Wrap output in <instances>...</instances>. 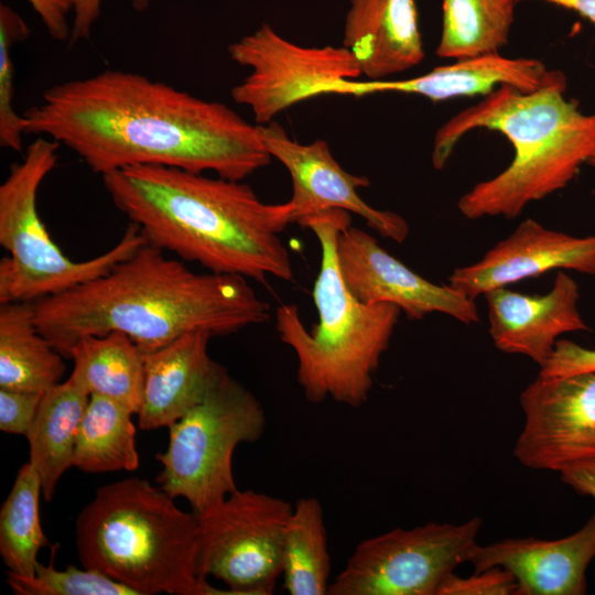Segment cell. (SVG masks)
Segmentation results:
<instances>
[{
	"instance_id": "6da1fadb",
	"label": "cell",
	"mask_w": 595,
	"mask_h": 595,
	"mask_svg": "<svg viewBox=\"0 0 595 595\" xmlns=\"http://www.w3.org/2000/svg\"><path fill=\"white\" fill-rule=\"evenodd\" d=\"M22 116L25 134L54 140L100 175L151 164L244 181L272 159L259 126L226 104L120 69L55 84Z\"/></svg>"
},
{
	"instance_id": "7a4b0ae2",
	"label": "cell",
	"mask_w": 595,
	"mask_h": 595,
	"mask_svg": "<svg viewBox=\"0 0 595 595\" xmlns=\"http://www.w3.org/2000/svg\"><path fill=\"white\" fill-rule=\"evenodd\" d=\"M33 307L39 331L66 358L84 336L118 331L145 354L188 332L226 336L263 324L271 309L246 278L195 272L147 244L109 272Z\"/></svg>"
},
{
	"instance_id": "3957f363",
	"label": "cell",
	"mask_w": 595,
	"mask_h": 595,
	"mask_svg": "<svg viewBox=\"0 0 595 595\" xmlns=\"http://www.w3.org/2000/svg\"><path fill=\"white\" fill-rule=\"evenodd\" d=\"M111 202L147 245L208 272L264 283L293 279L280 232L291 224L288 203H263L244 181L138 164L101 175Z\"/></svg>"
},
{
	"instance_id": "277c9868",
	"label": "cell",
	"mask_w": 595,
	"mask_h": 595,
	"mask_svg": "<svg viewBox=\"0 0 595 595\" xmlns=\"http://www.w3.org/2000/svg\"><path fill=\"white\" fill-rule=\"evenodd\" d=\"M566 85L524 93L500 86L459 111L434 137L432 164L442 170L468 132H500L512 144L510 164L463 194L458 212L467 219H513L532 202L564 187L595 156V113H584L564 96Z\"/></svg>"
},
{
	"instance_id": "5b68a950",
	"label": "cell",
	"mask_w": 595,
	"mask_h": 595,
	"mask_svg": "<svg viewBox=\"0 0 595 595\" xmlns=\"http://www.w3.org/2000/svg\"><path fill=\"white\" fill-rule=\"evenodd\" d=\"M350 223V213L339 208L299 223L315 235L321 248L313 286L318 322L309 331L298 305L283 304L275 310V328L295 354L298 382L310 402L332 399L359 408L368 400L401 310L390 303H364L348 290L338 266L337 238Z\"/></svg>"
},
{
	"instance_id": "8992f818",
	"label": "cell",
	"mask_w": 595,
	"mask_h": 595,
	"mask_svg": "<svg viewBox=\"0 0 595 595\" xmlns=\"http://www.w3.org/2000/svg\"><path fill=\"white\" fill-rule=\"evenodd\" d=\"M78 558L137 595L228 594L196 574L197 516L148 480L99 487L75 524Z\"/></svg>"
},
{
	"instance_id": "52a82bcc",
	"label": "cell",
	"mask_w": 595,
	"mask_h": 595,
	"mask_svg": "<svg viewBox=\"0 0 595 595\" xmlns=\"http://www.w3.org/2000/svg\"><path fill=\"white\" fill-rule=\"evenodd\" d=\"M60 144L37 137L0 185V304L34 303L109 272L145 244L129 223L120 240L84 261L69 259L53 241L37 209V194L55 167Z\"/></svg>"
},
{
	"instance_id": "ba28073f",
	"label": "cell",
	"mask_w": 595,
	"mask_h": 595,
	"mask_svg": "<svg viewBox=\"0 0 595 595\" xmlns=\"http://www.w3.org/2000/svg\"><path fill=\"white\" fill-rule=\"evenodd\" d=\"M266 423L260 401L227 375L169 428L167 447L156 455L162 464L156 483L171 497L185 498L194 512L212 507L238 489L234 452L241 443L258 441Z\"/></svg>"
},
{
	"instance_id": "9c48e42d",
	"label": "cell",
	"mask_w": 595,
	"mask_h": 595,
	"mask_svg": "<svg viewBox=\"0 0 595 595\" xmlns=\"http://www.w3.org/2000/svg\"><path fill=\"white\" fill-rule=\"evenodd\" d=\"M293 506L253 489L231 493L197 516L196 574L232 595H270L282 576L285 527Z\"/></svg>"
},
{
	"instance_id": "30bf717a",
	"label": "cell",
	"mask_w": 595,
	"mask_h": 595,
	"mask_svg": "<svg viewBox=\"0 0 595 595\" xmlns=\"http://www.w3.org/2000/svg\"><path fill=\"white\" fill-rule=\"evenodd\" d=\"M482 519L396 528L359 542L329 595H436L475 547Z\"/></svg>"
},
{
	"instance_id": "8fae6325",
	"label": "cell",
	"mask_w": 595,
	"mask_h": 595,
	"mask_svg": "<svg viewBox=\"0 0 595 595\" xmlns=\"http://www.w3.org/2000/svg\"><path fill=\"white\" fill-rule=\"evenodd\" d=\"M227 51L235 63L249 69L230 96L251 111L258 125L274 121L299 102L332 95L337 84L361 76L345 46H302L267 23L232 42Z\"/></svg>"
},
{
	"instance_id": "7c38bea8",
	"label": "cell",
	"mask_w": 595,
	"mask_h": 595,
	"mask_svg": "<svg viewBox=\"0 0 595 595\" xmlns=\"http://www.w3.org/2000/svg\"><path fill=\"white\" fill-rule=\"evenodd\" d=\"M524 423L513 455L556 470L595 457V371L538 377L520 394Z\"/></svg>"
},
{
	"instance_id": "4fadbf2b",
	"label": "cell",
	"mask_w": 595,
	"mask_h": 595,
	"mask_svg": "<svg viewBox=\"0 0 595 595\" xmlns=\"http://www.w3.org/2000/svg\"><path fill=\"white\" fill-rule=\"evenodd\" d=\"M258 126L269 154L290 173L292 196L286 203L291 224L339 208L361 217L368 227L385 238L399 244L407 239V220L394 212L368 205L358 193L359 188L369 186L368 177L344 170L325 140L303 144L293 140L275 121Z\"/></svg>"
},
{
	"instance_id": "5bb4252c",
	"label": "cell",
	"mask_w": 595,
	"mask_h": 595,
	"mask_svg": "<svg viewBox=\"0 0 595 595\" xmlns=\"http://www.w3.org/2000/svg\"><path fill=\"white\" fill-rule=\"evenodd\" d=\"M337 259L348 290L364 303L393 304L409 320L442 313L466 325L479 322L475 300L421 277L363 229L350 225L339 232Z\"/></svg>"
},
{
	"instance_id": "9a60e30c",
	"label": "cell",
	"mask_w": 595,
	"mask_h": 595,
	"mask_svg": "<svg viewBox=\"0 0 595 595\" xmlns=\"http://www.w3.org/2000/svg\"><path fill=\"white\" fill-rule=\"evenodd\" d=\"M554 270L595 274V235L578 237L527 218L485 256L448 275V285L469 299Z\"/></svg>"
},
{
	"instance_id": "2e32d148",
	"label": "cell",
	"mask_w": 595,
	"mask_h": 595,
	"mask_svg": "<svg viewBox=\"0 0 595 595\" xmlns=\"http://www.w3.org/2000/svg\"><path fill=\"white\" fill-rule=\"evenodd\" d=\"M555 85H566L565 75L549 69L541 61L489 52L456 60L453 64L407 79L344 80L336 85L333 95L360 97L401 93L419 95L436 102L455 97L486 96L500 86L530 93Z\"/></svg>"
},
{
	"instance_id": "e0dca14e",
	"label": "cell",
	"mask_w": 595,
	"mask_h": 595,
	"mask_svg": "<svg viewBox=\"0 0 595 595\" xmlns=\"http://www.w3.org/2000/svg\"><path fill=\"white\" fill-rule=\"evenodd\" d=\"M484 295L494 345L500 351L527 356L540 367L560 336L589 331L578 310L577 283L563 270L558 271L544 294H523L501 286Z\"/></svg>"
},
{
	"instance_id": "ac0fdd59",
	"label": "cell",
	"mask_w": 595,
	"mask_h": 595,
	"mask_svg": "<svg viewBox=\"0 0 595 595\" xmlns=\"http://www.w3.org/2000/svg\"><path fill=\"white\" fill-rule=\"evenodd\" d=\"M594 558L595 515L564 538H508L477 544L468 562L475 572L491 567L508 571L517 583V595H583L586 570Z\"/></svg>"
},
{
	"instance_id": "d6986e66",
	"label": "cell",
	"mask_w": 595,
	"mask_h": 595,
	"mask_svg": "<svg viewBox=\"0 0 595 595\" xmlns=\"http://www.w3.org/2000/svg\"><path fill=\"white\" fill-rule=\"evenodd\" d=\"M213 337L207 331H193L143 354V394L137 413L140 429L170 428L228 375L208 354Z\"/></svg>"
},
{
	"instance_id": "ffe728a7",
	"label": "cell",
	"mask_w": 595,
	"mask_h": 595,
	"mask_svg": "<svg viewBox=\"0 0 595 595\" xmlns=\"http://www.w3.org/2000/svg\"><path fill=\"white\" fill-rule=\"evenodd\" d=\"M343 46L367 80L416 66L425 55L416 0H349Z\"/></svg>"
},
{
	"instance_id": "44dd1931",
	"label": "cell",
	"mask_w": 595,
	"mask_h": 595,
	"mask_svg": "<svg viewBox=\"0 0 595 595\" xmlns=\"http://www.w3.org/2000/svg\"><path fill=\"white\" fill-rule=\"evenodd\" d=\"M71 378L90 394L109 398L138 413L143 394L144 359L138 345L125 333L82 337L72 348Z\"/></svg>"
},
{
	"instance_id": "7402d4cb",
	"label": "cell",
	"mask_w": 595,
	"mask_h": 595,
	"mask_svg": "<svg viewBox=\"0 0 595 595\" xmlns=\"http://www.w3.org/2000/svg\"><path fill=\"white\" fill-rule=\"evenodd\" d=\"M89 397L71 378L53 386L43 393L25 435L29 462L40 476L46 501L52 500L63 474L74 466L76 435Z\"/></svg>"
},
{
	"instance_id": "603a6c76",
	"label": "cell",
	"mask_w": 595,
	"mask_h": 595,
	"mask_svg": "<svg viewBox=\"0 0 595 595\" xmlns=\"http://www.w3.org/2000/svg\"><path fill=\"white\" fill-rule=\"evenodd\" d=\"M62 357L39 331L33 303L0 304V389L45 392L64 376Z\"/></svg>"
},
{
	"instance_id": "cb8c5ba5",
	"label": "cell",
	"mask_w": 595,
	"mask_h": 595,
	"mask_svg": "<svg viewBox=\"0 0 595 595\" xmlns=\"http://www.w3.org/2000/svg\"><path fill=\"white\" fill-rule=\"evenodd\" d=\"M133 411L99 394H90L80 420L73 465L86 473L138 469Z\"/></svg>"
},
{
	"instance_id": "d4e9b609",
	"label": "cell",
	"mask_w": 595,
	"mask_h": 595,
	"mask_svg": "<svg viewBox=\"0 0 595 595\" xmlns=\"http://www.w3.org/2000/svg\"><path fill=\"white\" fill-rule=\"evenodd\" d=\"M331 556L324 511L315 497L300 498L289 517L282 552V576L290 595H325Z\"/></svg>"
},
{
	"instance_id": "484cf974",
	"label": "cell",
	"mask_w": 595,
	"mask_h": 595,
	"mask_svg": "<svg viewBox=\"0 0 595 595\" xmlns=\"http://www.w3.org/2000/svg\"><path fill=\"white\" fill-rule=\"evenodd\" d=\"M517 0H443L436 54L463 60L498 52L508 43Z\"/></svg>"
},
{
	"instance_id": "4316f807",
	"label": "cell",
	"mask_w": 595,
	"mask_h": 595,
	"mask_svg": "<svg viewBox=\"0 0 595 595\" xmlns=\"http://www.w3.org/2000/svg\"><path fill=\"white\" fill-rule=\"evenodd\" d=\"M42 484L34 466L23 464L0 510V554L8 571L33 577L37 553L51 547L40 520Z\"/></svg>"
},
{
	"instance_id": "83f0119b",
	"label": "cell",
	"mask_w": 595,
	"mask_h": 595,
	"mask_svg": "<svg viewBox=\"0 0 595 595\" xmlns=\"http://www.w3.org/2000/svg\"><path fill=\"white\" fill-rule=\"evenodd\" d=\"M7 583L19 595H137L130 587L95 570L68 565L60 571L52 556L48 565L39 563L33 577L7 572Z\"/></svg>"
},
{
	"instance_id": "f1b7e54d",
	"label": "cell",
	"mask_w": 595,
	"mask_h": 595,
	"mask_svg": "<svg viewBox=\"0 0 595 595\" xmlns=\"http://www.w3.org/2000/svg\"><path fill=\"white\" fill-rule=\"evenodd\" d=\"M30 34L24 20L9 6L0 4V145L20 152L23 147V116L14 109L13 46Z\"/></svg>"
},
{
	"instance_id": "f546056e",
	"label": "cell",
	"mask_w": 595,
	"mask_h": 595,
	"mask_svg": "<svg viewBox=\"0 0 595 595\" xmlns=\"http://www.w3.org/2000/svg\"><path fill=\"white\" fill-rule=\"evenodd\" d=\"M517 583L508 571L491 567L467 577L453 572L444 580L436 595H517Z\"/></svg>"
},
{
	"instance_id": "4dcf8cb0",
	"label": "cell",
	"mask_w": 595,
	"mask_h": 595,
	"mask_svg": "<svg viewBox=\"0 0 595 595\" xmlns=\"http://www.w3.org/2000/svg\"><path fill=\"white\" fill-rule=\"evenodd\" d=\"M44 392L0 389V430L26 435Z\"/></svg>"
},
{
	"instance_id": "1f68e13d",
	"label": "cell",
	"mask_w": 595,
	"mask_h": 595,
	"mask_svg": "<svg viewBox=\"0 0 595 595\" xmlns=\"http://www.w3.org/2000/svg\"><path fill=\"white\" fill-rule=\"evenodd\" d=\"M595 371V348H586L569 339H559L549 359L540 367L544 377Z\"/></svg>"
},
{
	"instance_id": "d6a6232c",
	"label": "cell",
	"mask_w": 595,
	"mask_h": 595,
	"mask_svg": "<svg viewBox=\"0 0 595 595\" xmlns=\"http://www.w3.org/2000/svg\"><path fill=\"white\" fill-rule=\"evenodd\" d=\"M40 17L48 35L57 42H69L75 0H26Z\"/></svg>"
},
{
	"instance_id": "836d02e7",
	"label": "cell",
	"mask_w": 595,
	"mask_h": 595,
	"mask_svg": "<svg viewBox=\"0 0 595 595\" xmlns=\"http://www.w3.org/2000/svg\"><path fill=\"white\" fill-rule=\"evenodd\" d=\"M102 0H75L74 18L72 22V35L69 45L90 37L93 26L101 12ZM150 0H132L133 7L138 11L148 8Z\"/></svg>"
},
{
	"instance_id": "e575fe53",
	"label": "cell",
	"mask_w": 595,
	"mask_h": 595,
	"mask_svg": "<svg viewBox=\"0 0 595 595\" xmlns=\"http://www.w3.org/2000/svg\"><path fill=\"white\" fill-rule=\"evenodd\" d=\"M559 473L563 483L595 500V457L572 464Z\"/></svg>"
},
{
	"instance_id": "d590c367",
	"label": "cell",
	"mask_w": 595,
	"mask_h": 595,
	"mask_svg": "<svg viewBox=\"0 0 595 595\" xmlns=\"http://www.w3.org/2000/svg\"><path fill=\"white\" fill-rule=\"evenodd\" d=\"M524 1V0H517ZM572 10L595 24V0H541Z\"/></svg>"
},
{
	"instance_id": "8d00e7d4",
	"label": "cell",
	"mask_w": 595,
	"mask_h": 595,
	"mask_svg": "<svg viewBox=\"0 0 595 595\" xmlns=\"http://www.w3.org/2000/svg\"><path fill=\"white\" fill-rule=\"evenodd\" d=\"M588 164L595 167V156L592 160H589Z\"/></svg>"
}]
</instances>
